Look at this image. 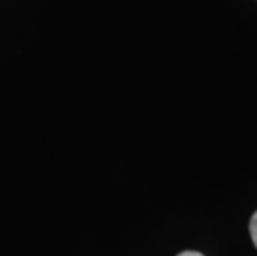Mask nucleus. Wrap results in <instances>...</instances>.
Masks as SVG:
<instances>
[{
	"label": "nucleus",
	"mask_w": 257,
	"mask_h": 256,
	"mask_svg": "<svg viewBox=\"0 0 257 256\" xmlns=\"http://www.w3.org/2000/svg\"><path fill=\"white\" fill-rule=\"evenodd\" d=\"M178 256H204V254H201L198 251H183V253H179Z\"/></svg>",
	"instance_id": "f03ea898"
},
{
	"label": "nucleus",
	"mask_w": 257,
	"mask_h": 256,
	"mask_svg": "<svg viewBox=\"0 0 257 256\" xmlns=\"http://www.w3.org/2000/svg\"><path fill=\"white\" fill-rule=\"evenodd\" d=\"M249 231H250V238H252V241H254L255 248H257V211L252 215V218H250Z\"/></svg>",
	"instance_id": "f257e3e1"
}]
</instances>
